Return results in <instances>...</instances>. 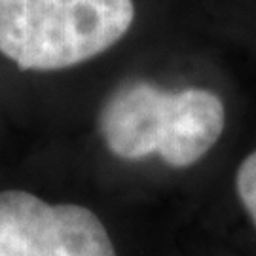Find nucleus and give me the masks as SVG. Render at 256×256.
Returning a JSON list of instances; mask_svg holds the SVG:
<instances>
[{"instance_id":"nucleus-1","label":"nucleus","mask_w":256,"mask_h":256,"mask_svg":"<svg viewBox=\"0 0 256 256\" xmlns=\"http://www.w3.org/2000/svg\"><path fill=\"white\" fill-rule=\"evenodd\" d=\"M133 0H0V52L21 68L57 70L114 46Z\"/></svg>"},{"instance_id":"nucleus-2","label":"nucleus","mask_w":256,"mask_h":256,"mask_svg":"<svg viewBox=\"0 0 256 256\" xmlns=\"http://www.w3.org/2000/svg\"><path fill=\"white\" fill-rule=\"evenodd\" d=\"M0 256H116L101 220L78 205L0 192Z\"/></svg>"},{"instance_id":"nucleus-3","label":"nucleus","mask_w":256,"mask_h":256,"mask_svg":"<svg viewBox=\"0 0 256 256\" xmlns=\"http://www.w3.org/2000/svg\"><path fill=\"white\" fill-rule=\"evenodd\" d=\"M226 122L224 104L207 90L165 93L158 154L169 165L188 167L216 144Z\"/></svg>"},{"instance_id":"nucleus-4","label":"nucleus","mask_w":256,"mask_h":256,"mask_svg":"<svg viewBox=\"0 0 256 256\" xmlns=\"http://www.w3.org/2000/svg\"><path fill=\"white\" fill-rule=\"evenodd\" d=\"M164 101L165 92L148 84H133L120 92L102 118L110 150L128 160H140L158 152Z\"/></svg>"},{"instance_id":"nucleus-5","label":"nucleus","mask_w":256,"mask_h":256,"mask_svg":"<svg viewBox=\"0 0 256 256\" xmlns=\"http://www.w3.org/2000/svg\"><path fill=\"white\" fill-rule=\"evenodd\" d=\"M236 186H238V194L243 207L247 209L250 218L256 224V150L252 154H248L243 160V164L239 165Z\"/></svg>"}]
</instances>
